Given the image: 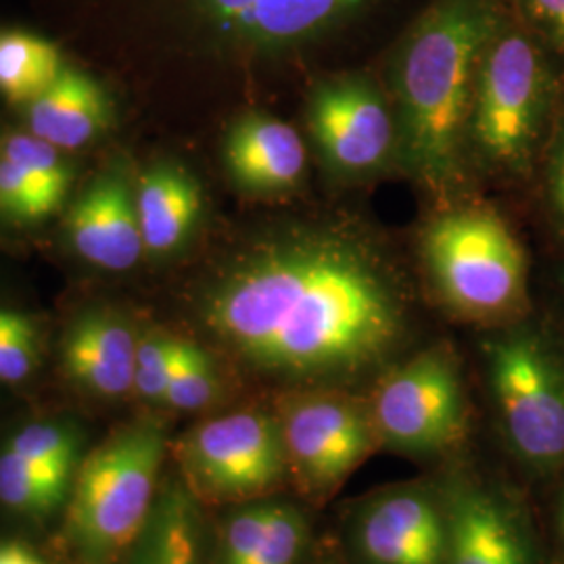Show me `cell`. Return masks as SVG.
Masks as SVG:
<instances>
[{
	"mask_svg": "<svg viewBox=\"0 0 564 564\" xmlns=\"http://www.w3.org/2000/svg\"><path fill=\"white\" fill-rule=\"evenodd\" d=\"M205 321L263 372L343 383L400 347L405 305L368 242L335 228H300L235 268L205 303Z\"/></svg>",
	"mask_w": 564,
	"mask_h": 564,
	"instance_id": "cell-1",
	"label": "cell"
},
{
	"mask_svg": "<svg viewBox=\"0 0 564 564\" xmlns=\"http://www.w3.org/2000/svg\"><path fill=\"white\" fill-rule=\"evenodd\" d=\"M505 20L498 0H437L403 42L395 74L403 158L431 191L460 178L479 61Z\"/></svg>",
	"mask_w": 564,
	"mask_h": 564,
	"instance_id": "cell-2",
	"label": "cell"
},
{
	"mask_svg": "<svg viewBox=\"0 0 564 564\" xmlns=\"http://www.w3.org/2000/svg\"><path fill=\"white\" fill-rule=\"evenodd\" d=\"M564 105V69L523 23L506 15L479 61L468 137L479 160L533 182Z\"/></svg>",
	"mask_w": 564,
	"mask_h": 564,
	"instance_id": "cell-3",
	"label": "cell"
},
{
	"mask_svg": "<svg viewBox=\"0 0 564 564\" xmlns=\"http://www.w3.org/2000/svg\"><path fill=\"white\" fill-rule=\"evenodd\" d=\"M487 381L506 447L533 475L564 468V328L524 316L485 343Z\"/></svg>",
	"mask_w": 564,
	"mask_h": 564,
	"instance_id": "cell-4",
	"label": "cell"
},
{
	"mask_svg": "<svg viewBox=\"0 0 564 564\" xmlns=\"http://www.w3.org/2000/svg\"><path fill=\"white\" fill-rule=\"evenodd\" d=\"M424 253L445 302L468 318L510 324L529 316V260L505 218L487 207L429 226Z\"/></svg>",
	"mask_w": 564,
	"mask_h": 564,
	"instance_id": "cell-5",
	"label": "cell"
},
{
	"mask_svg": "<svg viewBox=\"0 0 564 564\" xmlns=\"http://www.w3.org/2000/svg\"><path fill=\"white\" fill-rule=\"evenodd\" d=\"M163 458L160 424L126 429L82 466L69 510L76 542L93 556H109L137 544L155 506Z\"/></svg>",
	"mask_w": 564,
	"mask_h": 564,
	"instance_id": "cell-6",
	"label": "cell"
},
{
	"mask_svg": "<svg viewBox=\"0 0 564 564\" xmlns=\"http://www.w3.org/2000/svg\"><path fill=\"white\" fill-rule=\"evenodd\" d=\"M370 421L377 440L403 454L429 456L456 444L466 402L452 356L429 349L391 370L375 391Z\"/></svg>",
	"mask_w": 564,
	"mask_h": 564,
	"instance_id": "cell-7",
	"label": "cell"
},
{
	"mask_svg": "<svg viewBox=\"0 0 564 564\" xmlns=\"http://www.w3.org/2000/svg\"><path fill=\"white\" fill-rule=\"evenodd\" d=\"M191 487L212 500L263 496L286 470L279 419L239 410L195 426L181 447Z\"/></svg>",
	"mask_w": 564,
	"mask_h": 564,
	"instance_id": "cell-8",
	"label": "cell"
},
{
	"mask_svg": "<svg viewBox=\"0 0 564 564\" xmlns=\"http://www.w3.org/2000/svg\"><path fill=\"white\" fill-rule=\"evenodd\" d=\"M279 424L286 470L316 502L328 500L347 481L377 440L370 412L335 393H310L284 403Z\"/></svg>",
	"mask_w": 564,
	"mask_h": 564,
	"instance_id": "cell-9",
	"label": "cell"
},
{
	"mask_svg": "<svg viewBox=\"0 0 564 564\" xmlns=\"http://www.w3.org/2000/svg\"><path fill=\"white\" fill-rule=\"evenodd\" d=\"M228 46L262 57H289L323 42L372 0H188Z\"/></svg>",
	"mask_w": 564,
	"mask_h": 564,
	"instance_id": "cell-10",
	"label": "cell"
},
{
	"mask_svg": "<svg viewBox=\"0 0 564 564\" xmlns=\"http://www.w3.org/2000/svg\"><path fill=\"white\" fill-rule=\"evenodd\" d=\"M445 564H542L523 502L502 485L456 479L445 489Z\"/></svg>",
	"mask_w": 564,
	"mask_h": 564,
	"instance_id": "cell-11",
	"label": "cell"
},
{
	"mask_svg": "<svg viewBox=\"0 0 564 564\" xmlns=\"http://www.w3.org/2000/svg\"><path fill=\"white\" fill-rule=\"evenodd\" d=\"M307 118L324 160L341 174L377 170L393 147L391 113L381 95L360 78L323 82L310 99Z\"/></svg>",
	"mask_w": 564,
	"mask_h": 564,
	"instance_id": "cell-12",
	"label": "cell"
},
{
	"mask_svg": "<svg viewBox=\"0 0 564 564\" xmlns=\"http://www.w3.org/2000/svg\"><path fill=\"white\" fill-rule=\"evenodd\" d=\"M354 545L364 564H445L444 500L421 487L389 489L358 512Z\"/></svg>",
	"mask_w": 564,
	"mask_h": 564,
	"instance_id": "cell-13",
	"label": "cell"
},
{
	"mask_svg": "<svg viewBox=\"0 0 564 564\" xmlns=\"http://www.w3.org/2000/svg\"><path fill=\"white\" fill-rule=\"evenodd\" d=\"M67 228L82 258L107 270L132 268L144 249L137 199L118 176L99 178L84 191Z\"/></svg>",
	"mask_w": 564,
	"mask_h": 564,
	"instance_id": "cell-14",
	"label": "cell"
},
{
	"mask_svg": "<svg viewBox=\"0 0 564 564\" xmlns=\"http://www.w3.org/2000/svg\"><path fill=\"white\" fill-rule=\"evenodd\" d=\"M230 176L251 193H282L302 181L305 144L286 121L247 116L232 126L224 144Z\"/></svg>",
	"mask_w": 564,
	"mask_h": 564,
	"instance_id": "cell-15",
	"label": "cell"
},
{
	"mask_svg": "<svg viewBox=\"0 0 564 564\" xmlns=\"http://www.w3.org/2000/svg\"><path fill=\"white\" fill-rule=\"evenodd\" d=\"M139 341L126 324L109 316H88L65 341L67 372L101 395H123L134 387Z\"/></svg>",
	"mask_w": 564,
	"mask_h": 564,
	"instance_id": "cell-16",
	"label": "cell"
},
{
	"mask_svg": "<svg viewBox=\"0 0 564 564\" xmlns=\"http://www.w3.org/2000/svg\"><path fill=\"white\" fill-rule=\"evenodd\" d=\"M109 105L99 84L63 69L41 97L30 102L32 134L57 149H80L105 130Z\"/></svg>",
	"mask_w": 564,
	"mask_h": 564,
	"instance_id": "cell-17",
	"label": "cell"
},
{
	"mask_svg": "<svg viewBox=\"0 0 564 564\" xmlns=\"http://www.w3.org/2000/svg\"><path fill=\"white\" fill-rule=\"evenodd\" d=\"M142 242L151 253L176 249L193 230L202 212V191L195 178L178 165L151 167L137 193Z\"/></svg>",
	"mask_w": 564,
	"mask_h": 564,
	"instance_id": "cell-18",
	"label": "cell"
},
{
	"mask_svg": "<svg viewBox=\"0 0 564 564\" xmlns=\"http://www.w3.org/2000/svg\"><path fill=\"white\" fill-rule=\"evenodd\" d=\"M132 564H205L195 500L181 485H167L134 544Z\"/></svg>",
	"mask_w": 564,
	"mask_h": 564,
	"instance_id": "cell-19",
	"label": "cell"
},
{
	"mask_svg": "<svg viewBox=\"0 0 564 564\" xmlns=\"http://www.w3.org/2000/svg\"><path fill=\"white\" fill-rule=\"evenodd\" d=\"M59 51L32 34L0 36V93L13 102H32L59 78Z\"/></svg>",
	"mask_w": 564,
	"mask_h": 564,
	"instance_id": "cell-20",
	"label": "cell"
},
{
	"mask_svg": "<svg viewBox=\"0 0 564 564\" xmlns=\"http://www.w3.org/2000/svg\"><path fill=\"white\" fill-rule=\"evenodd\" d=\"M69 479L28 463L13 449L0 454V502L21 512H46L59 505Z\"/></svg>",
	"mask_w": 564,
	"mask_h": 564,
	"instance_id": "cell-21",
	"label": "cell"
},
{
	"mask_svg": "<svg viewBox=\"0 0 564 564\" xmlns=\"http://www.w3.org/2000/svg\"><path fill=\"white\" fill-rule=\"evenodd\" d=\"M310 545V523L302 508L272 502L262 538L245 564H302Z\"/></svg>",
	"mask_w": 564,
	"mask_h": 564,
	"instance_id": "cell-22",
	"label": "cell"
},
{
	"mask_svg": "<svg viewBox=\"0 0 564 564\" xmlns=\"http://www.w3.org/2000/svg\"><path fill=\"white\" fill-rule=\"evenodd\" d=\"M2 158L15 163L61 205L69 186V170L61 160L57 147L34 134H15L4 142Z\"/></svg>",
	"mask_w": 564,
	"mask_h": 564,
	"instance_id": "cell-23",
	"label": "cell"
},
{
	"mask_svg": "<svg viewBox=\"0 0 564 564\" xmlns=\"http://www.w3.org/2000/svg\"><path fill=\"white\" fill-rule=\"evenodd\" d=\"M218 379L209 356L195 343L186 341L181 362L165 391V400L178 410H202L216 400Z\"/></svg>",
	"mask_w": 564,
	"mask_h": 564,
	"instance_id": "cell-24",
	"label": "cell"
},
{
	"mask_svg": "<svg viewBox=\"0 0 564 564\" xmlns=\"http://www.w3.org/2000/svg\"><path fill=\"white\" fill-rule=\"evenodd\" d=\"M9 449L20 454L28 463L36 464L65 479H69L76 460L74 435L57 424L36 423L21 429L11 440Z\"/></svg>",
	"mask_w": 564,
	"mask_h": 564,
	"instance_id": "cell-25",
	"label": "cell"
},
{
	"mask_svg": "<svg viewBox=\"0 0 564 564\" xmlns=\"http://www.w3.org/2000/svg\"><path fill=\"white\" fill-rule=\"evenodd\" d=\"M186 341L174 337H149L139 343L134 389L151 402H163L165 391L181 362Z\"/></svg>",
	"mask_w": 564,
	"mask_h": 564,
	"instance_id": "cell-26",
	"label": "cell"
},
{
	"mask_svg": "<svg viewBox=\"0 0 564 564\" xmlns=\"http://www.w3.org/2000/svg\"><path fill=\"white\" fill-rule=\"evenodd\" d=\"M533 182L540 186L545 220L564 247V105Z\"/></svg>",
	"mask_w": 564,
	"mask_h": 564,
	"instance_id": "cell-27",
	"label": "cell"
},
{
	"mask_svg": "<svg viewBox=\"0 0 564 564\" xmlns=\"http://www.w3.org/2000/svg\"><path fill=\"white\" fill-rule=\"evenodd\" d=\"M59 207L36 182L7 158H0V212L20 218L39 220Z\"/></svg>",
	"mask_w": 564,
	"mask_h": 564,
	"instance_id": "cell-28",
	"label": "cell"
},
{
	"mask_svg": "<svg viewBox=\"0 0 564 564\" xmlns=\"http://www.w3.org/2000/svg\"><path fill=\"white\" fill-rule=\"evenodd\" d=\"M524 28L564 69V0H512Z\"/></svg>",
	"mask_w": 564,
	"mask_h": 564,
	"instance_id": "cell-29",
	"label": "cell"
},
{
	"mask_svg": "<svg viewBox=\"0 0 564 564\" xmlns=\"http://www.w3.org/2000/svg\"><path fill=\"white\" fill-rule=\"evenodd\" d=\"M36 362V333L32 323L13 314V321L0 337V381L18 383L30 375Z\"/></svg>",
	"mask_w": 564,
	"mask_h": 564,
	"instance_id": "cell-30",
	"label": "cell"
},
{
	"mask_svg": "<svg viewBox=\"0 0 564 564\" xmlns=\"http://www.w3.org/2000/svg\"><path fill=\"white\" fill-rule=\"evenodd\" d=\"M0 564H44L41 558L20 544H0Z\"/></svg>",
	"mask_w": 564,
	"mask_h": 564,
	"instance_id": "cell-31",
	"label": "cell"
},
{
	"mask_svg": "<svg viewBox=\"0 0 564 564\" xmlns=\"http://www.w3.org/2000/svg\"><path fill=\"white\" fill-rule=\"evenodd\" d=\"M554 286H556V303L561 307L564 321V256L561 262L556 263V272H554Z\"/></svg>",
	"mask_w": 564,
	"mask_h": 564,
	"instance_id": "cell-32",
	"label": "cell"
},
{
	"mask_svg": "<svg viewBox=\"0 0 564 564\" xmlns=\"http://www.w3.org/2000/svg\"><path fill=\"white\" fill-rule=\"evenodd\" d=\"M556 527H558V538H561L564 550V485L561 498H558V506H556Z\"/></svg>",
	"mask_w": 564,
	"mask_h": 564,
	"instance_id": "cell-33",
	"label": "cell"
},
{
	"mask_svg": "<svg viewBox=\"0 0 564 564\" xmlns=\"http://www.w3.org/2000/svg\"><path fill=\"white\" fill-rule=\"evenodd\" d=\"M13 314H15V312H4V310H0V337H2L4 330L9 328V324L13 321Z\"/></svg>",
	"mask_w": 564,
	"mask_h": 564,
	"instance_id": "cell-34",
	"label": "cell"
}]
</instances>
